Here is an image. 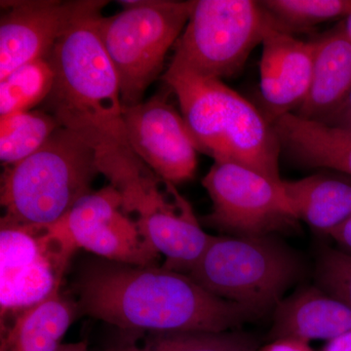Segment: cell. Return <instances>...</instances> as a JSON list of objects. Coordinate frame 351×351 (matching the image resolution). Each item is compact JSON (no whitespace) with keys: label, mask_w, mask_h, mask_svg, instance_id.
Here are the masks:
<instances>
[{"label":"cell","mask_w":351,"mask_h":351,"mask_svg":"<svg viewBox=\"0 0 351 351\" xmlns=\"http://www.w3.org/2000/svg\"><path fill=\"white\" fill-rule=\"evenodd\" d=\"M73 289L80 315L131 334L226 332L258 319L162 265L136 267L99 258L83 265Z\"/></svg>","instance_id":"cell-1"},{"label":"cell","mask_w":351,"mask_h":351,"mask_svg":"<svg viewBox=\"0 0 351 351\" xmlns=\"http://www.w3.org/2000/svg\"><path fill=\"white\" fill-rule=\"evenodd\" d=\"M103 9L76 21L46 58L54 71V83L41 105L60 126L96 152L99 168L134 154L122 117L119 77L99 34Z\"/></svg>","instance_id":"cell-2"},{"label":"cell","mask_w":351,"mask_h":351,"mask_svg":"<svg viewBox=\"0 0 351 351\" xmlns=\"http://www.w3.org/2000/svg\"><path fill=\"white\" fill-rule=\"evenodd\" d=\"M162 80L179 101L198 151L255 171L281 186L280 143L263 113L219 80L168 66Z\"/></svg>","instance_id":"cell-3"},{"label":"cell","mask_w":351,"mask_h":351,"mask_svg":"<svg viewBox=\"0 0 351 351\" xmlns=\"http://www.w3.org/2000/svg\"><path fill=\"white\" fill-rule=\"evenodd\" d=\"M101 174L96 152L73 132L59 127L24 160L5 167L1 178V221L48 228L92 193Z\"/></svg>","instance_id":"cell-4"},{"label":"cell","mask_w":351,"mask_h":351,"mask_svg":"<svg viewBox=\"0 0 351 351\" xmlns=\"http://www.w3.org/2000/svg\"><path fill=\"white\" fill-rule=\"evenodd\" d=\"M302 272L301 257L276 235H221L213 237L188 276L212 294L262 318L274 313Z\"/></svg>","instance_id":"cell-5"},{"label":"cell","mask_w":351,"mask_h":351,"mask_svg":"<svg viewBox=\"0 0 351 351\" xmlns=\"http://www.w3.org/2000/svg\"><path fill=\"white\" fill-rule=\"evenodd\" d=\"M121 12L101 17L98 31L119 77L122 107L143 101L186 27L191 1H120Z\"/></svg>","instance_id":"cell-6"},{"label":"cell","mask_w":351,"mask_h":351,"mask_svg":"<svg viewBox=\"0 0 351 351\" xmlns=\"http://www.w3.org/2000/svg\"><path fill=\"white\" fill-rule=\"evenodd\" d=\"M271 23L260 1L193 0L170 64L201 77H232L244 68Z\"/></svg>","instance_id":"cell-7"},{"label":"cell","mask_w":351,"mask_h":351,"mask_svg":"<svg viewBox=\"0 0 351 351\" xmlns=\"http://www.w3.org/2000/svg\"><path fill=\"white\" fill-rule=\"evenodd\" d=\"M1 322L58 292L76 249L53 226L34 228L1 221Z\"/></svg>","instance_id":"cell-8"},{"label":"cell","mask_w":351,"mask_h":351,"mask_svg":"<svg viewBox=\"0 0 351 351\" xmlns=\"http://www.w3.org/2000/svg\"><path fill=\"white\" fill-rule=\"evenodd\" d=\"M202 184L212 201L204 223L239 237H258L294 232L297 218L276 184L255 171L232 162L215 161Z\"/></svg>","instance_id":"cell-9"},{"label":"cell","mask_w":351,"mask_h":351,"mask_svg":"<svg viewBox=\"0 0 351 351\" xmlns=\"http://www.w3.org/2000/svg\"><path fill=\"white\" fill-rule=\"evenodd\" d=\"M52 226L76 250L124 265H159L161 256L145 239L136 219L126 213L122 196L112 184L85 195Z\"/></svg>","instance_id":"cell-10"},{"label":"cell","mask_w":351,"mask_h":351,"mask_svg":"<svg viewBox=\"0 0 351 351\" xmlns=\"http://www.w3.org/2000/svg\"><path fill=\"white\" fill-rule=\"evenodd\" d=\"M133 154L160 179L177 184L195 177L197 152L182 113L158 93L122 110Z\"/></svg>","instance_id":"cell-11"},{"label":"cell","mask_w":351,"mask_h":351,"mask_svg":"<svg viewBox=\"0 0 351 351\" xmlns=\"http://www.w3.org/2000/svg\"><path fill=\"white\" fill-rule=\"evenodd\" d=\"M108 4L105 0L1 1L0 80L25 64L46 59L76 21Z\"/></svg>","instance_id":"cell-12"},{"label":"cell","mask_w":351,"mask_h":351,"mask_svg":"<svg viewBox=\"0 0 351 351\" xmlns=\"http://www.w3.org/2000/svg\"><path fill=\"white\" fill-rule=\"evenodd\" d=\"M138 228L164 258L162 267L188 274L199 262L214 235L201 228L191 204L175 184L161 179L135 213Z\"/></svg>","instance_id":"cell-13"},{"label":"cell","mask_w":351,"mask_h":351,"mask_svg":"<svg viewBox=\"0 0 351 351\" xmlns=\"http://www.w3.org/2000/svg\"><path fill=\"white\" fill-rule=\"evenodd\" d=\"M262 44L261 94L265 119L274 124L306 99L313 77V41L295 38L272 19Z\"/></svg>","instance_id":"cell-14"},{"label":"cell","mask_w":351,"mask_h":351,"mask_svg":"<svg viewBox=\"0 0 351 351\" xmlns=\"http://www.w3.org/2000/svg\"><path fill=\"white\" fill-rule=\"evenodd\" d=\"M351 331V308L316 286L299 289L274 313L271 341L294 338L330 341Z\"/></svg>","instance_id":"cell-15"},{"label":"cell","mask_w":351,"mask_h":351,"mask_svg":"<svg viewBox=\"0 0 351 351\" xmlns=\"http://www.w3.org/2000/svg\"><path fill=\"white\" fill-rule=\"evenodd\" d=\"M313 41L311 87L295 114L321 121L345 100L351 89V39L343 22Z\"/></svg>","instance_id":"cell-16"},{"label":"cell","mask_w":351,"mask_h":351,"mask_svg":"<svg viewBox=\"0 0 351 351\" xmlns=\"http://www.w3.org/2000/svg\"><path fill=\"white\" fill-rule=\"evenodd\" d=\"M281 152L302 167L323 168L351 177V132L289 113L272 124Z\"/></svg>","instance_id":"cell-17"},{"label":"cell","mask_w":351,"mask_h":351,"mask_svg":"<svg viewBox=\"0 0 351 351\" xmlns=\"http://www.w3.org/2000/svg\"><path fill=\"white\" fill-rule=\"evenodd\" d=\"M293 211L318 232L329 235L351 215V177L323 171L295 181L283 180Z\"/></svg>","instance_id":"cell-18"},{"label":"cell","mask_w":351,"mask_h":351,"mask_svg":"<svg viewBox=\"0 0 351 351\" xmlns=\"http://www.w3.org/2000/svg\"><path fill=\"white\" fill-rule=\"evenodd\" d=\"M77 316L75 300L58 292L1 322L0 351H58Z\"/></svg>","instance_id":"cell-19"},{"label":"cell","mask_w":351,"mask_h":351,"mask_svg":"<svg viewBox=\"0 0 351 351\" xmlns=\"http://www.w3.org/2000/svg\"><path fill=\"white\" fill-rule=\"evenodd\" d=\"M59 127L57 119L43 108L0 117L2 165H14L38 152Z\"/></svg>","instance_id":"cell-20"},{"label":"cell","mask_w":351,"mask_h":351,"mask_svg":"<svg viewBox=\"0 0 351 351\" xmlns=\"http://www.w3.org/2000/svg\"><path fill=\"white\" fill-rule=\"evenodd\" d=\"M54 71L47 59L36 60L0 80V117L43 105L52 90Z\"/></svg>","instance_id":"cell-21"},{"label":"cell","mask_w":351,"mask_h":351,"mask_svg":"<svg viewBox=\"0 0 351 351\" xmlns=\"http://www.w3.org/2000/svg\"><path fill=\"white\" fill-rule=\"evenodd\" d=\"M141 351H258L260 341L254 335L226 332H186L147 334Z\"/></svg>","instance_id":"cell-22"},{"label":"cell","mask_w":351,"mask_h":351,"mask_svg":"<svg viewBox=\"0 0 351 351\" xmlns=\"http://www.w3.org/2000/svg\"><path fill=\"white\" fill-rule=\"evenodd\" d=\"M276 24L292 34L314 25L348 17L351 0H265L260 1Z\"/></svg>","instance_id":"cell-23"},{"label":"cell","mask_w":351,"mask_h":351,"mask_svg":"<svg viewBox=\"0 0 351 351\" xmlns=\"http://www.w3.org/2000/svg\"><path fill=\"white\" fill-rule=\"evenodd\" d=\"M316 287L351 308V256L325 247L315 265Z\"/></svg>","instance_id":"cell-24"},{"label":"cell","mask_w":351,"mask_h":351,"mask_svg":"<svg viewBox=\"0 0 351 351\" xmlns=\"http://www.w3.org/2000/svg\"><path fill=\"white\" fill-rule=\"evenodd\" d=\"M319 122L335 128L351 132V89L341 105Z\"/></svg>","instance_id":"cell-25"},{"label":"cell","mask_w":351,"mask_h":351,"mask_svg":"<svg viewBox=\"0 0 351 351\" xmlns=\"http://www.w3.org/2000/svg\"><path fill=\"white\" fill-rule=\"evenodd\" d=\"M258 351H314L308 341L294 338L274 339Z\"/></svg>","instance_id":"cell-26"},{"label":"cell","mask_w":351,"mask_h":351,"mask_svg":"<svg viewBox=\"0 0 351 351\" xmlns=\"http://www.w3.org/2000/svg\"><path fill=\"white\" fill-rule=\"evenodd\" d=\"M338 249L351 256V215L338 228L330 232Z\"/></svg>","instance_id":"cell-27"},{"label":"cell","mask_w":351,"mask_h":351,"mask_svg":"<svg viewBox=\"0 0 351 351\" xmlns=\"http://www.w3.org/2000/svg\"><path fill=\"white\" fill-rule=\"evenodd\" d=\"M321 351H351V331L330 339Z\"/></svg>","instance_id":"cell-28"},{"label":"cell","mask_w":351,"mask_h":351,"mask_svg":"<svg viewBox=\"0 0 351 351\" xmlns=\"http://www.w3.org/2000/svg\"><path fill=\"white\" fill-rule=\"evenodd\" d=\"M138 334L128 332L126 339H122L119 343H114V345L101 351H138Z\"/></svg>","instance_id":"cell-29"},{"label":"cell","mask_w":351,"mask_h":351,"mask_svg":"<svg viewBox=\"0 0 351 351\" xmlns=\"http://www.w3.org/2000/svg\"><path fill=\"white\" fill-rule=\"evenodd\" d=\"M58 351H90L86 341H77V343H64Z\"/></svg>","instance_id":"cell-30"},{"label":"cell","mask_w":351,"mask_h":351,"mask_svg":"<svg viewBox=\"0 0 351 351\" xmlns=\"http://www.w3.org/2000/svg\"><path fill=\"white\" fill-rule=\"evenodd\" d=\"M343 25H345V29L348 36H350L351 39V13L348 17L346 18L345 21H343Z\"/></svg>","instance_id":"cell-31"},{"label":"cell","mask_w":351,"mask_h":351,"mask_svg":"<svg viewBox=\"0 0 351 351\" xmlns=\"http://www.w3.org/2000/svg\"><path fill=\"white\" fill-rule=\"evenodd\" d=\"M138 351H141L140 346H138Z\"/></svg>","instance_id":"cell-32"}]
</instances>
